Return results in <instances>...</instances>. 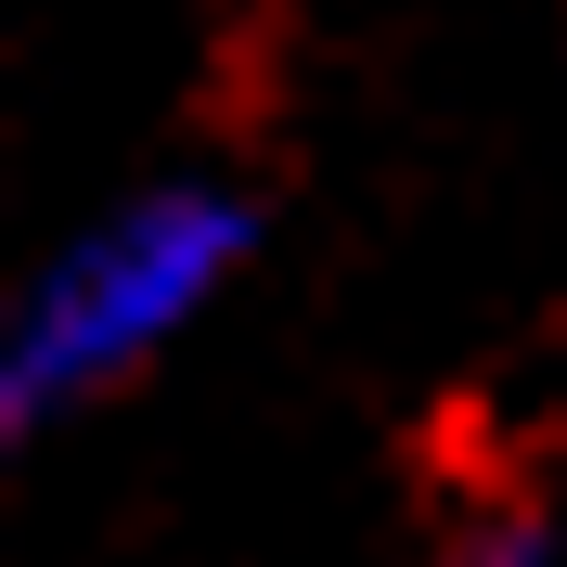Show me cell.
Instances as JSON below:
<instances>
[{
    "label": "cell",
    "mask_w": 567,
    "mask_h": 567,
    "mask_svg": "<svg viewBox=\"0 0 567 567\" xmlns=\"http://www.w3.org/2000/svg\"><path fill=\"white\" fill-rule=\"evenodd\" d=\"M246 246H258V194L207 181V168L142 181L104 219H78L65 246L39 258V284L13 297V322H0V425L39 439V425L116 400L142 361H168L219 310V284L246 271Z\"/></svg>",
    "instance_id": "1"
},
{
    "label": "cell",
    "mask_w": 567,
    "mask_h": 567,
    "mask_svg": "<svg viewBox=\"0 0 567 567\" xmlns=\"http://www.w3.org/2000/svg\"><path fill=\"white\" fill-rule=\"evenodd\" d=\"M439 567H567V529H555V503L491 491V503H464L439 529Z\"/></svg>",
    "instance_id": "2"
}]
</instances>
